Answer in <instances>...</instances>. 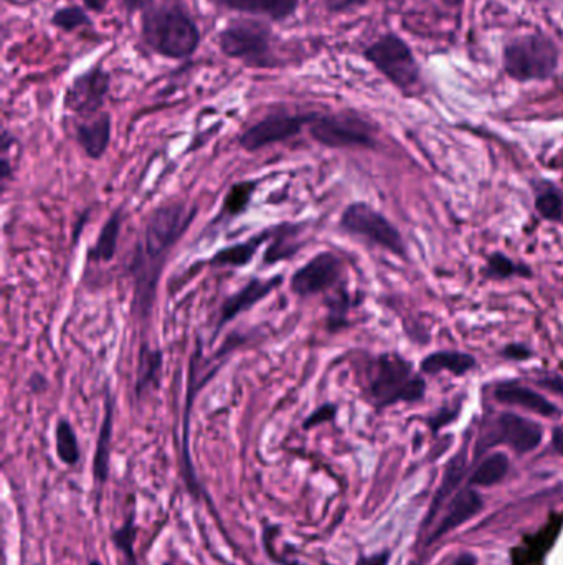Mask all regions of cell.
I'll return each instance as SVG.
<instances>
[{
    "label": "cell",
    "mask_w": 563,
    "mask_h": 565,
    "mask_svg": "<svg viewBox=\"0 0 563 565\" xmlns=\"http://www.w3.org/2000/svg\"><path fill=\"white\" fill-rule=\"evenodd\" d=\"M90 565H103V564H101L100 561H96V559H95V561L90 562Z\"/></svg>",
    "instance_id": "cell-44"
},
{
    "label": "cell",
    "mask_w": 563,
    "mask_h": 565,
    "mask_svg": "<svg viewBox=\"0 0 563 565\" xmlns=\"http://www.w3.org/2000/svg\"><path fill=\"white\" fill-rule=\"evenodd\" d=\"M544 440V428L540 423L521 417L516 414H501L494 422V427L489 430L478 445L479 450L493 447V445H509L517 453L534 452Z\"/></svg>",
    "instance_id": "cell-9"
},
{
    "label": "cell",
    "mask_w": 563,
    "mask_h": 565,
    "mask_svg": "<svg viewBox=\"0 0 563 565\" xmlns=\"http://www.w3.org/2000/svg\"><path fill=\"white\" fill-rule=\"evenodd\" d=\"M455 565H476V557L473 554H468L464 552L461 556L456 559Z\"/></svg>",
    "instance_id": "cell-42"
},
{
    "label": "cell",
    "mask_w": 563,
    "mask_h": 565,
    "mask_svg": "<svg viewBox=\"0 0 563 565\" xmlns=\"http://www.w3.org/2000/svg\"><path fill=\"white\" fill-rule=\"evenodd\" d=\"M484 275L493 280H506L512 276H530L529 266L517 265L504 253H493L488 258Z\"/></svg>",
    "instance_id": "cell-28"
},
{
    "label": "cell",
    "mask_w": 563,
    "mask_h": 565,
    "mask_svg": "<svg viewBox=\"0 0 563 565\" xmlns=\"http://www.w3.org/2000/svg\"><path fill=\"white\" fill-rule=\"evenodd\" d=\"M552 445L555 450L563 456V428H555L554 437H552Z\"/></svg>",
    "instance_id": "cell-41"
},
{
    "label": "cell",
    "mask_w": 563,
    "mask_h": 565,
    "mask_svg": "<svg viewBox=\"0 0 563 565\" xmlns=\"http://www.w3.org/2000/svg\"><path fill=\"white\" fill-rule=\"evenodd\" d=\"M275 230H265V232L258 233L255 237L248 238L247 242L237 243L232 247L222 248L220 252L213 255L210 260V265L215 268H222V266H233V268H240V266L248 265L253 260L258 250L265 245L268 240H271Z\"/></svg>",
    "instance_id": "cell-17"
},
{
    "label": "cell",
    "mask_w": 563,
    "mask_h": 565,
    "mask_svg": "<svg viewBox=\"0 0 563 565\" xmlns=\"http://www.w3.org/2000/svg\"><path fill=\"white\" fill-rule=\"evenodd\" d=\"M109 91V75L101 67L76 76L68 86L65 95V108L71 113L93 114L105 105Z\"/></svg>",
    "instance_id": "cell-12"
},
{
    "label": "cell",
    "mask_w": 563,
    "mask_h": 565,
    "mask_svg": "<svg viewBox=\"0 0 563 565\" xmlns=\"http://www.w3.org/2000/svg\"><path fill=\"white\" fill-rule=\"evenodd\" d=\"M342 273V262L331 252L317 253L306 265L291 276V291L294 295L314 296L331 290Z\"/></svg>",
    "instance_id": "cell-11"
},
{
    "label": "cell",
    "mask_w": 563,
    "mask_h": 565,
    "mask_svg": "<svg viewBox=\"0 0 563 565\" xmlns=\"http://www.w3.org/2000/svg\"><path fill=\"white\" fill-rule=\"evenodd\" d=\"M502 63L512 80L544 81L559 67V48L545 35H524L507 43Z\"/></svg>",
    "instance_id": "cell-4"
},
{
    "label": "cell",
    "mask_w": 563,
    "mask_h": 565,
    "mask_svg": "<svg viewBox=\"0 0 563 565\" xmlns=\"http://www.w3.org/2000/svg\"><path fill=\"white\" fill-rule=\"evenodd\" d=\"M298 233L299 230H296V227H291V225L275 228L273 243H270V247L266 250L263 263L265 265H275V263L283 262V260L293 257L294 253L301 248V243L296 240Z\"/></svg>",
    "instance_id": "cell-23"
},
{
    "label": "cell",
    "mask_w": 563,
    "mask_h": 565,
    "mask_svg": "<svg viewBox=\"0 0 563 565\" xmlns=\"http://www.w3.org/2000/svg\"><path fill=\"white\" fill-rule=\"evenodd\" d=\"M502 356L511 361H527L532 356V351L524 344H509L502 349Z\"/></svg>",
    "instance_id": "cell-35"
},
{
    "label": "cell",
    "mask_w": 563,
    "mask_h": 565,
    "mask_svg": "<svg viewBox=\"0 0 563 565\" xmlns=\"http://www.w3.org/2000/svg\"><path fill=\"white\" fill-rule=\"evenodd\" d=\"M494 397L501 404L516 405L542 417H555L559 414V409L549 402V399H545L544 395L526 385L512 384V382L497 385Z\"/></svg>",
    "instance_id": "cell-14"
},
{
    "label": "cell",
    "mask_w": 563,
    "mask_h": 565,
    "mask_svg": "<svg viewBox=\"0 0 563 565\" xmlns=\"http://www.w3.org/2000/svg\"><path fill=\"white\" fill-rule=\"evenodd\" d=\"M227 9L266 15L273 20H284L298 9L299 0H215Z\"/></svg>",
    "instance_id": "cell-18"
},
{
    "label": "cell",
    "mask_w": 563,
    "mask_h": 565,
    "mask_svg": "<svg viewBox=\"0 0 563 565\" xmlns=\"http://www.w3.org/2000/svg\"><path fill=\"white\" fill-rule=\"evenodd\" d=\"M136 534H138V526H136V514H129L128 519L124 521L121 528L111 534V541L118 551L123 552L128 565H139L136 551H134V541H136Z\"/></svg>",
    "instance_id": "cell-27"
},
{
    "label": "cell",
    "mask_w": 563,
    "mask_h": 565,
    "mask_svg": "<svg viewBox=\"0 0 563 565\" xmlns=\"http://www.w3.org/2000/svg\"><path fill=\"white\" fill-rule=\"evenodd\" d=\"M329 306V329L337 331L346 324L347 311H349V295L346 291H339L327 301Z\"/></svg>",
    "instance_id": "cell-32"
},
{
    "label": "cell",
    "mask_w": 563,
    "mask_h": 565,
    "mask_svg": "<svg viewBox=\"0 0 563 565\" xmlns=\"http://www.w3.org/2000/svg\"><path fill=\"white\" fill-rule=\"evenodd\" d=\"M218 47L227 57L250 67H273L271 32L260 22H235L218 34Z\"/></svg>",
    "instance_id": "cell-7"
},
{
    "label": "cell",
    "mask_w": 563,
    "mask_h": 565,
    "mask_svg": "<svg viewBox=\"0 0 563 565\" xmlns=\"http://www.w3.org/2000/svg\"><path fill=\"white\" fill-rule=\"evenodd\" d=\"M162 352L144 346L139 356L138 377H136V394L141 395L144 390L156 384L157 376L161 374Z\"/></svg>",
    "instance_id": "cell-24"
},
{
    "label": "cell",
    "mask_w": 563,
    "mask_h": 565,
    "mask_svg": "<svg viewBox=\"0 0 563 565\" xmlns=\"http://www.w3.org/2000/svg\"><path fill=\"white\" fill-rule=\"evenodd\" d=\"M364 57L387 78L398 90H415L420 83V67L412 48L395 34H385L370 47L365 48Z\"/></svg>",
    "instance_id": "cell-5"
},
{
    "label": "cell",
    "mask_w": 563,
    "mask_h": 565,
    "mask_svg": "<svg viewBox=\"0 0 563 565\" xmlns=\"http://www.w3.org/2000/svg\"><path fill=\"white\" fill-rule=\"evenodd\" d=\"M535 210L549 222H563V199L555 189L540 190L535 197Z\"/></svg>",
    "instance_id": "cell-30"
},
{
    "label": "cell",
    "mask_w": 563,
    "mask_h": 565,
    "mask_svg": "<svg viewBox=\"0 0 563 565\" xmlns=\"http://www.w3.org/2000/svg\"><path fill=\"white\" fill-rule=\"evenodd\" d=\"M113 399L106 397L105 417L101 423L100 437L96 443L93 460V478L98 486L105 485L109 476V458H111V437H113Z\"/></svg>",
    "instance_id": "cell-20"
},
{
    "label": "cell",
    "mask_w": 563,
    "mask_h": 565,
    "mask_svg": "<svg viewBox=\"0 0 563 565\" xmlns=\"http://www.w3.org/2000/svg\"><path fill=\"white\" fill-rule=\"evenodd\" d=\"M476 366V359L469 354L458 351H438L426 356L420 364V369L428 376H436L440 372H450L453 376L461 377Z\"/></svg>",
    "instance_id": "cell-19"
},
{
    "label": "cell",
    "mask_w": 563,
    "mask_h": 565,
    "mask_svg": "<svg viewBox=\"0 0 563 565\" xmlns=\"http://www.w3.org/2000/svg\"><path fill=\"white\" fill-rule=\"evenodd\" d=\"M83 4L86 5V9L93 10V12H105L106 5H108V0H83Z\"/></svg>",
    "instance_id": "cell-40"
},
{
    "label": "cell",
    "mask_w": 563,
    "mask_h": 565,
    "mask_svg": "<svg viewBox=\"0 0 563 565\" xmlns=\"http://www.w3.org/2000/svg\"><path fill=\"white\" fill-rule=\"evenodd\" d=\"M481 508H483V498L476 491L471 490V488L459 491L456 498L451 501L450 508L446 511V516L436 529L435 534L431 537V541H436L438 537L445 536L453 529L459 528L461 524L474 518L481 511Z\"/></svg>",
    "instance_id": "cell-15"
},
{
    "label": "cell",
    "mask_w": 563,
    "mask_h": 565,
    "mask_svg": "<svg viewBox=\"0 0 563 565\" xmlns=\"http://www.w3.org/2000/svg\"><path fill=\"white\" fill-rule=\"evenodd\" d=\"M455 417H458L455 410H451V412H448V410H443V412H441L438 417H435L433 418V420H431V427H433V430H438V428L443 427V425H446V423H450L451 420H453V418Z\"/></svg>",
    "instance_id": "cell-38"
},
{
    "label": "cell",
    "mask_w": 563,
    "mask_h": 565,
    "mask_svg": "<svg viewBox=\"0 0 563 565\" xmlns=\"http://www.w3.org/2000/svg\"><path fill=\"white\" fill-rule=\"evenodd\" d=\"M281 281H283V276L281 275L273 276L270 280L253 278V280L248 281L247 285L243 286L242 290L223 301L215 334L220 333V329H222L225 324L230 323L232 319L237 318L240 314L253 308V306H255L256 303H260L261 300H265L266 296L270 295L271 291L276 290V288L281 285Z\"/></svg>",
    "instance_id": "cell-13"
},
{
    "label": "cell",
    "mask_w": 563,
    "mask_h": 565,
    "mask_svg": "<svg viewBox=\"0 0 563 565\" xmlns=\"http://www.w3.org/2000/svg\"><path fill=\"white\" fill-rule=\"evenodd\" d=\"M255 181L237 182L232 189L228 190L227 197L223 200L222 212L218 217H235L242 214L243 210L250 205L251 197L255 194Z\"/></svg>",
    "instance_id": "cell-26"
},
{
    "label": "cell",
    "mask_w": 563,
    "mask_h": 565,
    "mask_svg": "<svg viewBox=\"0 0 563 565\" xmlns=\"http://www.w3.org/2000/svg\"><path fill=\"white\" fill-rule=\"evenodd\" d=\"M152 0H124V7L129 14H134L138 10L144 9L147 5H151Z\"/></svg>",
    "instance_id": "cell-39"
},
{
    "label": "cell",
    "mask_w": 563,
    "mask_h": 565,
    "mask_svg": "<svg viewBox=\"0 0 563 565\" xmlns=\"http://www.w3.org/2000/svg\"><path fill=\"white\" fill-rule=\"evenodd\" d=\"M341 227L349 233L385 248L400 258H407V248L398 228L365 202L349 205L341 217Z\"/></svg>",
    "instance_id": "cell-8"
},
{
    "label": "cell",
    "mask_w": 563,
    "mask_h": 565,
    "mask_svg": "<svg viewBox=\"0 0 563 565\" xmlns=\"http://www.w3.org/2000/svg\"><path fill=\"white\" fill-rule=\"evenodd\" d=\"M314 114H271L268 118L261 119L260 123L248 128L240 136V146L247 151L270 146V144L283 143L286 139L294 138L303 131L304 126H309Z\"/></svg>",
    "instance_id": "cell-10"
},
{
    "label": "cell",
    "mask_w": 563,
    "mask_h": 565,
    "mask_svg": "<svg viewBox=\"0 0 563 565\" xmlns=\"http://www.w3.org/2000/svg\"><path fill=\"white\" fill-rule=\"evenodd\" d=\"M195 215L197 207L174 202L157 207L147 219L144 242L133 263V271L136 273L134 309L142 316L151 311L156 298L157 280L167 253L184 237L187 228L194 222Z\"/></svg>",
    "instance_id": "cell-1"
},
{
    "label": "cell",
    "mask_w": 563,
    "mask_h": 565,
    "mask_svg": "<svg viewBox=\"0 0 563 565\" xmlns=\"http://www.w3.org/2000/svg\"><path fill=\"white\" fill-rule=\"evenodd\" d=\"M142 38L154 52L176 60L190 57L200 42L194 20L177 4L147 10L142 17Z\"/></svg>",
    "instance_id": "cell-2"
},
{
    "label": "cell",
    "mask_w": 563,
    "mask_h": 565,
    "mask_svg": "<svg viewBox=\"0 0 563 565\" xmlns=\"http://www.w3.org/2000/svg\"><path fill=\"white\" fill-rule=\"evenodd\" d=\"M443 2H445L446 5H453V7H455V5L463 4V0H443Z\"/></svg>",
    "instance_id": "cell-43"
},
{
    "label": "cell",
    "mask_w": 563,
    "mask_h": 565,
    "mask_svg": "<svg viewBox=\"0 0 563 565\" xmlns=\"http://www.w3.org/2000/svg\"><path fill=\"white\" fill-rule=\"evenodd\" d=\"M370 0H326L329 12H349L369 4Z\"/></svg>",
    "instance_id": "cell-34"
},
{
    "label": "cell",
    "mask_w": 563,
    "mask_h": 565,
    "mask_svg": "<svg viewBox=\"0 0 563 565\" xmlns=\"http://www.w3.org/2000/svg\"><path fill=\"white\" fill-rule=\"evenodd\" d=\"M337 415V407L334 404H324L319 409L314 410L313 414L309 415L304 420L303 428L311 430V428L322 425V423L332 422Z\"/></svg>",
    "instance_id": "cell-33"
},
{
    "label": "cell",
    "mask_w": 563,
    "mask_h": 565,
    "mask_svg": "<svg viewBox=\"0 0 563 565\" xmlns=\"http://www.w3.org/2000/svg\"><path fill=\"white\" fill-rule=\"evenodd\" d=\"M121 224H123V212L116 210L98 235L95 247L91 248L90 253H88L90 260H93V262H111L113 260L116 248H118Z\"/></svg>",
    "instance_id": "cell-21"
},
{
    "label": "cell",
    "mask_w": 563,
    "mask_h": 565,
    "mask_svg": "<svg viewBox=\"0 0 563 565\" xmlns=\"http://www.w3.org/2000/svg\"><path fill=\"white\" fill-rule=\"evenodd\" d=\"M55 447L62 463L75 466L80 461V445L76 438L75 428L71 427L68 420H60L55 428Z\"/></svg>",
    "instance_id": "cell-25"
},
{
    "label": "cell",
    "mask_w": 563,
    "mask_h": 565,
    "mask_svg": "<svg viewBox=\"0 0 563 565\" xmlns=\"http://www.w3.org/2000/svg\"><path fill=\"white\" fill-rule=\"evenodd\" d=\"M507 471H509V458L506 453H493L479 463L478 468L469 478V485L488 488L504 480Z\"/></svg>",
    "instance_id": "cell-22"
},
{
    "label": "cell",
    "mask_w": 563,
    "mask_h": 565,
    "mask_svg": "<svg viewBox=\"0 0 563 565\" xmlns=\"http://www.w3.org/2000/svg\"><path fill=\"white\" fill-rule=\"evenodd\" d=\"M52 24L63 32H75L83 25L90 24V19L80 7H63L53 15Z\"/></svg>",
    "instance_id": "cell-31"
},
{
    "label": "cell",
    "mask_w": 563,
    "mask_h": 565,
    "mask_svg": "<svg viewBox=\"0 0 563 565\" xmlns=\"http://www.w3.org/2000/svg\"><path fill=\"white\" fill-rule=\"evenodd\" d=\"M76 138L86 156L100 159L105 156L111 141V118L109 114H101L90 123H83L76 129Z\"/></svg>",
    "instance_id": "cell-16"
},
{
    "label": "cell",
    "mask_w": 563,
    "mask_h": 565,
    "mask_svg": "<svg viewBox=\"0 0 563 565\" xmlns=\"http://www.w3.org/2000/svg\"><path fill=\"white\" fill-rule=\"evenodd\" d=\"M367 397L377 409H387L398 402H418L425 397L426 382L413 372L407 359L387 352L380 354L370 367Z\"/></svg>",
    "instance_id": "cell-3"
},
{
    "label": "cell",
    "mask_w": 563,
    "mask_h": 565,
    "mask_svg": "<svg viewBox=\"0 0 563 565\" xmlns=\"http://www.w3.org/2000/svg\"><path fill=\"white\" fill-rule=\"evenodd\" d=\"M463 475L464 455H458L450 461V465L446 468L445 478H443V483H441L440 491L436 494L433 508L430 509V519L435 518L436 511H438V508L441 506V501H445V499L448 498V494L456 490V486L459 485V481H461Z\"/></svg>",
    "instance_id": "cell-29"
},
{
    "label": "cell",
    "mask_w": 563,
    "mask_h": 565,
    "mask_svg": "<svg viewBox=\"0 0 563 565\" xmlns=\"http://www.w3.org/2000/svg\"><path fill=\"white\" fill-rule=\"evenodd\" d=\"M390 554L388 552H380L374 556H362L355 565H387Z\"/></svg>",
    "instance_id": "cell-37"
},
{
    "label": "cell",
    "mask_w": 563,
    "mask_h": 565,
    "mask_svg": "<svg viewBox=\"0 0 563 565\" xmlns=\"http://www.w3.org/2000/svg\"><path fill=\"white\" fill-rule=\"evenodd\" d=\"M314 141L332 149L374 148V126L354 113L314 114L309 124Z\"/></svg>",
    "instance_id": "cell-6"
},
{
    "label": "cell",
    "mask_w": 563,
    "mask_h": 565,
    "mask_svg": "<svg viewBox=\"0 0 563 565\" xmlns=\"http://www.w3.org/2000/svg\"><path fill=\"white\" fill-rule=\"evenodd\" d=\"M542 389L549 390L552 394L562 395L563 397V376H547L539 380Z\"/></svg>",
    "instance_id": "cell-36"
}]
</instances>
